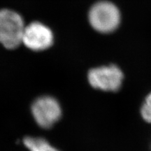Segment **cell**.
<instances>
[{
  "label": "cell",
  "instance_id": "6da1fadb",
  "mask_svg": "<svg viewBox=\"0 0 151 151\" xmlns=\"http://www.w3.org/2000/svg\"><path fill=\"white\" fill-rule=\"evenodd\" d=\"M87 78L90 86L94 90L114 93L121 89L124 73L118 66L111 64L92 68L88 71Z\"/></svg>",
  "mask_w": 151,
  "mask_h": 151
},
{
  "label": "cell",
  "instance_id": "7a4b0ae2",
  "mask_svg": "<svg viewBox=\"0 0 151 151\" xmlns=\"http://www.w3.org/2000/svg\"><path fill=\"white\" fill-rule=\"evenodd\" d=\"M89 22L96 31L110 33L118 28L120 22V13L114 4L109 1H99L90 8Z\"/></svg>",
  "mask_w": 151,
  "mask_h": 151
},
{
  "label": "cell",
  "instance_id": "3957f363",
  "mask_svg": "<svg viewBox=\"0 0 151 151\" xmlns=\"http://www.w3.org/2000/svg\"><path fill=\"white\" fill-rule=\"evenodd\" d=\"M23 19L9 9L0 10V43L7 49H15L22 43Z\"/></svg>",
  "mask_w": 151,
  "mask_h": 151
},
{
  "label": "cell",
  "instance_id": "277c9868",
  "mask_svg": "<svg viewBox=\"0 0 151 151\" xmlns=\"http://www.w3.org/2000/svg\"><path fill=\"white\" fill-rule=\"evenodd\" d=\"M34 120L42 129H50L61 118L62 109L58 99L49 95L37 98L31 106Z\"/></svg>",
  "mask_w": 151,
  "mask_h": 151
},
{
  "label": "cell",
  "instance_id": "5b68a950",
  "mask_svg": "<svg viewBox=\"0 0 151 151\" xmlns=\"http://www.w3.org/2000/svg\"><path fill=\"white\" fill-rule=\"evenodd\" d=\"M22 43L30 50L42 51L53 43V35L49 27L39 22H34L24 28Z\"/></svg>",
  "mask_w": 151,
  "mask_h": 151
},
{
  "label": "cell",
  "instance_id": "8992f818",
  "mask_svg": "<svg viewBox=\"0 0 151 151\" xmlns=\"http://www.w3.org/2000/svg\"><path fill=\"white\" fill-rule=\"evenodd\" d=\"M23 143L29 151H60L41 137H27L23 139Z\"/></svg>",
  "mask_w": 151,
  "mask_h": 151
},
{
  "label": "cell",
  "instance_id": "52a82bcc",
  "mask_svg": "<svg viewBox=\"0 0 151 151\" xmlns=\"http://www.w3.org/2000/svg\"><path fill=\"white\" fill-rule=\"evenodd\" d=\"M139 113L143 121L146 123L151 124V90L143 99Z\"/></svg>",
  "mask_w": 151,
  "mask_h": 151
}]
</instances>
